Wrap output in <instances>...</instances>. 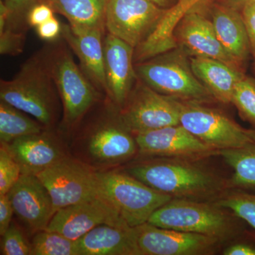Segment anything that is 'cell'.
<instances>
[{"label":"cell","instance_id":"obj_1","mask_svg":"<svg viewBox=\"0 0 255 255\" xmlns=\"http://www.w3.org/2000/svg\"><path fill=\"white\" fill-rule=\"evenodd\" d=\"M209 158L137 156L124 172L172 199L216 201L230 189L229 178Z\"/></svg>","mask_w":255,"mask_h":255},{"label":"cell","instance_id":"obj_2","mask_svg":"<svg viewBox=\"0 0 255 255\" xmlns=\"http://www.w3.org/2000/svg\"><path fill=\"white\" fill-rule=\"evenodd\" d=\"M75 132L68 147L70 155L97 172L115 169L138 155L135 135L124 124L120 110L113 103Z\"/></svg>","mask_w":255,"mask_h":255},{"label":"cell","instance_id":"obj_3","mask_svg":"<svg viewBox=\"0 0 255 255\" xmlns=\"http://www.w3.org/2000/svg\"><path fill=\"white\" fill-rule=\"evenodd\" d=\"M147 223L157 227L217 238L225 246L249 227L232 211L216 201L175 199L156 210Z\"/></svg>","mask_w":255,"mask_h":255},{"label":"cell","instance_id":"obj_4","mask_svg":"<svg viewBox=\"0 0 255 255\" xmlns=\"http://www.w3.org/2000/svg\"><path fill=\"white\" fill-rule=\"evenodd\" d=\"M47 54L23 63L11 80H1L0 99L36 119L51 130L59 118V100Z\"/></svg>","mask_w":255,"mask_h":255},{"label":"cell","instance_id":"obj_5","mask_svg":"<svg viewBox=\"0 0 255 255\" xmlns=\"http://www.w3.org/2000/svg\"><path fill=\"white\" fill-rule=\"evenodd\" d=\"M187 55L178 48L136 63L137 79L162 95L179 100L212 103L216 99L193 73Z\"/></svg>","mask_w":255,"mask_h":255},{"label":"cell","instance_id":"obj_6","mask_svg":"<svg viewBox=\"0 0 255 255\" xmlns=\"http://www.w3.org/2000/svg\"><path fill=\"white\" fill-rule=\"evenodd\" d=\"M47 59L63 108L60 128L71 133L98 103L100 91L64 47L47 53Z\"/></svg>","mask_w":255,"mask_h":255},{"label":"cell","instance_id":"obj_7","mask_svg":"<svg viewBox=\"0 0 255 255\" xmlns=\"http://www.w3.org/2000/svg\"><path fill=\"white\" fill-rule=\"evenodd\" d=\"M98 176L102 196L130 227L147 223L156 210L172 199L124 171L98 172Z\"/></svg>","mask_w":255,"mask_h":255},{"label":"cell","instance_id":"obj_8","mask_svg":"<svg viewBox=\"0 0 255 255\" xmlns=\"http://www.w3.org/2000/svg\"><path fill=\"white\" fill-rule=\"evenodd\" d=\"M179 101L181 125L214 150L240 148L253 139L255 128L242 127L221 111L207 104Z\"/></svg>","mask_w":255,"mask_h":255},{"label":"cell","instance_id":"obj_9","mask_svg":"<svg viewBox=\"0 0 255 255\" xmlns=\"http://www.w3.org/2000/svg\"><path fill=\"white\" fill-rule=\"evenodd\" d=\"M36 176L49 191L55 213L67 206L103 196L98 172L71 155Z\"/></svg>","mask_w":255,"mask_h":255},{"label":"cell","instance_id":"obj_10","mask_svg":"<svg viewBox=\"0 0 255 255\" xmlns=\"http://www.w3.org/2000/svg\"><path fill=\"white\" fill-rule=\"evenodd\" d=\"M138 80L120 109L121 118L128 128L135 135L180 124L179 100L162 95Z\"/></svg>","mask_w":255,"mask_h":255},{"label":"cell","instance_id":"obj_11","mask_svg":"<svg viewBox=\"0 0 255 255\" xmlns=\"http://www.w3.org/2000/svg\"><path fill=\"white\" fill-rule=\"evenodd\" d=\"M167 11L147 0H108L105 28L136 48L150 36Z\"/></svg>","mask_w":255,"mask_h":255},{"label":"cell","instance_id":"obj_12","mask_svg":"<svg viewBox=\"0 0 255 255\" xmlns=\"http://www.w3.org/2000/svg\"><path fill=\"white\" fill-rule=\"evenodd\" d=\"M141 255H214L224 243L198 233L157 227L146 223L135 227Z\"/></svg>","mask_w":255,"mask_h":255},{"label":"cell","instance_id":"obj_13","mask_svg":"<svg viewBox=\"0 0 255 255\" xmlns=\"http://www.w3.org/2000/svg\"><path fill=\"white\" fill-rule=\"evenodd\" d=\"M101 225L129 226L116 208L103 196L58 210L46 230L75 241Z\"/></svg>","mask_w":255,"mask_h":255},{"label":"cell","instance_id":"obj_14","mask_svg":"<svg viewBox=\"0 0 255 255\" xmlns=\"http://www.w3.org/2000/svg\"><path fill=\"white\" fill-rule=\"evenodd\" d=\"M198 5L188 10L178 23L175 29L178 47L189 57L212 58L243 70V65L224 49L216 36L212 20L197 9Z\"/></svg>","mask_w":255,"mask_h":255},{"label":"cell","instance_id":"obj_15","mask_svg":"<svg viewBox=\"0 0 255 255\" xmlns=\"http://www.w3.org/2000/svg\"><path fill=\"white\" fill-rule=\"evenodd\" d=\"M134 135L137 156L208 158L219 155V151L201 142L181 124Z\"/></svg>","mask_w":255,"mask_h":255},{"label":"cell","instance_id":"obj_16","mask_svg":"<svg viewBox=\"0 0 255 255\" xmlns=\"http://www.w3.org/2000/svg\"><path fill=\"white\" fill-rule=\"evenodd\" d=\"M6 195L14 214L28 233L34 235L46 230L55 214L54 206L49 191L39 178L21 174Z\"/></svg>","mask_w":255,"mask_h":255},{"label":"cell","instance_id":"obj_17","mask_svg":"<svg viewBox=\"0 0 255 255\" xmlns=\"http://www.w3.org/2000/svg\"><path fill=\"white\" fill-rule=\"evenodd\" d=\"M103 45L107 95L120 110L137 78L133 64L135 48L110 33L106 34Z\"/></svg>","mask_w":255,"mask_h":255},{"label":"cell","instance_id":"obj_18","mask_svg":"<svg viewBox=\"0 0 255 255\" xmlns=\"http://www.w3.org/2000/svg\"><path fill=\"white\" fill-rule=\"evenodd\" d=\"M2 144L19 164L22 174L37 175L70 155L68 146L51 130Z\"/></svg>","mask_w":255,"mask_h":255},{"label":"cell","instance_id":"obj_19","mask_svg":"<svg viewBox=\"0 0 255 255\" xmlns=\"http://www.w3.org/2000/svg\"><path fill=\"white\" fill-rule=\"evenodd\" d=\"M100 28L75 27L62 25L61 35L78 57L82 70L100 92L107 95L103 34Z\"/></svg>","mask_w":255,"mask_h":255},{"label":"cell","instance_id":"obj_20","mask_svg":"<svg viewBox=\"0 0 255 255\" xmlns=\"http://www.w3.org/2000/svg\"><path fill=\"white\" fill-rule=\"evenodd\" d=\"M75 244L76 255H141L135 227L101 225Z\"/></svg>","mask_w":255,"mask_h":255},{"label":"cell","instance_id":"obj_21","mask_svg":"<svg viewBox=\"0 0 255 255\" xmlns=\"http://www.w3.org/2000/svg\"><path fill=\"white\" fill-rule=\"evenodd\" d=\"M212 22L224 49L243 66L249 58L251 49L241 12L233 6L215 5Z\"/></svg>","mask_w":255,"mask_h":255},{"label":"cell","instance_id":"obj_22","mask_svg":"<svg viewBox=\"0 0 255 255\" xmlns=\"http://www.w3.org/2000/svg\"><path fill=\"white\" fill-rule=\"evenodd\" d=\"M189 59L193 73L216 100L232 103L235 87L245 75L243 70L212 58L189 57Z\"/></svg>","mask_w":255,"mask_h":255},{"label":"cell","instance_id":"obj_23","mask_svg":"<svg viewBox=\"0 0 255 255\" xmlns=\"http://www.w3.org/2000/svg\"><path fill=\"white\" fill-rule=\"evenodd\" d=\"M194 6L179 1L173 7L167 9L150 36L135 48V63L179 48L175 37L176 27L184 14Z\"/></svg>","mask_w":255,"mask_h":255},{"label":"cell","instance_id":"obj_24","mask_svg":"<svg viewBox=\"0 0 255 255\" xmlns=\"http://www.w3.org/2000/svg\"><path fill=\"white\" fill-rule=\"evenodd\" d=\"M75 27L105 28L108 0H41Z\"/></svg>","mask_w":255,"mask_h":255},{"label":"cell","instance_id":"obj_25","mask_svg":"<svg viewBox=\"0 0 255 255\" xmlns=\"http://www.w3.org/2000/svg\"><path fill=\"white\" fill-rule=\"evenodd\" d=\"M219 156L232 169L230 189H255V128L251 142L240 148L219 151Z\"/></svg>","mask_w":255,"mask_h":255},{"label":"cell","instance_id":"obj_26","mask_svg":"<svg viewBox=\"0 0 255 255\" xmlns=\"http://www.w3.org/2000/svg\"><path fill=\"white\" fill-rule=\"evenodd\" d=\"M9 104L0 102V141L9 143L19 137L46 130L41 123ZM48 130V129H47Z\"/></svg>","mask_w":255,"mask_h":255},{"label":"cell","instance_id":"obj_27","mask_svg":"<svg viewBox=\"0 0 255 255\" xmlns=\"http://www.w3.org/2000/svg\"><path fill=\"white\" fill-rule=\"evenodd\" d=\"M216 201L255 230V189H230Z\"/></svg>","mask_w":255,"mask_h":255},{"label":"cell","instance_id":"obj_28","mask_svg":"<svg viewBox=\"0 0 255 255\" xmlns=\"http://www.w3.org/2000/svg\"><path fill=\"white\" fill-rule=\"evenodd\" d=\"M30 255H76L75 241L48 230L33 235Z\"/></svg>","mask_w":255,"mask_h":255},{"label":"cell","instance_id":"obj_29","mask_svg":"<svg viewBox=\"0 0 255 255\" xmlns=\"http://www.w3.org/2000/svg\"><path fill=\"white\" fill-rule=\"evenodd\" d=\"M232 104L236 106L241 118L255 128V80L246 76L236 84Z\"/></svg>","mask_w":255,"mask_h":255},{"label":"cell","instance_id":"obj_30","mask_svg":"<svg viewBox=\"0 0 255 255\" xmlns=\"http://www.w3.org/2000/svg\"><path fill=\"white\" fill-rule=\"evenodd\" d=\"M19 164L4 145L0 148V195H6L21 176Z\"/></svg>","mask_w":255,"mask_h":255},{"label":"cell","instance_id":"obj_31","mask_svg":"<svg viewBox=\"0 0 255 255\" xmlns=\"http://www.w3.org/2000/svg\"><path fill=\"white\" fill-rule=\"evenodd\" d=\"M1 255H30L31 242H28L19 226L12 221L1 236Z\"/></svg>","mask_w":255,"mask_h":255},{"label":"cell","instance_id":"obj_32","mask_svg":"<svg viewBox=\"0 0 255 255\" xmlns=\"http://www.w3.org/2000/svg\"><path fill=\"white\" fill-rule=\"evenodd\" d=\"M36 1L37 0H5L4 3L9 11V18L4 27L9 26L16 31L23 32L28 25L26 17L28 11L37 4Z\"/></svg>","mask_w":255,"mask_h":255},{"label":"cell","instance_id":"obj_33","mask_svg":"<svg viewBox=\"0 0 255 255\" xmlns=\"http://www.w3.org/2000/svg\"><path fill=\"white\" fill-rule=\"evenodd\" d=\"M221 253L223 255H255V230L247 228L239 237L223 247Z\"/></svg>","mask_w":255,"mask_h":255},{"label":"cell","instance_id":"obj_34","mask_svg":"<svg viewBox=\"0 0 255 255\" xmlns=\"http://www.w3.org/2000/svg\"><path fill=\"white\" fill-rule=\"evenodd\" d=\"M25 35L9 26L0 29V53L2 55H16L22 52Z\"/></svg>","mask_w":255,"mask_h":255},{"label":"cell","instance_id":"obj_35","mask_svg":"<svg viewBox=\"0 0 255 255\" xmlns=\"http://www.w3.org/2000/svg\"><path fill=\"white\" fill-rule=\"evenodd\" d=\"M241 14L249 38L251 54L255 59V0L245 2L242 6Z\"/></svg>","mask_w":255,"mask_h":255},{"label":"cell","instance_id":"obj_36","mask_svg":"<svg viewBox=\"0 0 255 255\" xmlns=\"http://www.w3.org/2000/svg\"><path fill=\"white\" fill-rule=\"evenodd\" d=\"M53 13L54 10L46 3L43 1L41 3H37L28 11L26 17L28 25L37 27L41 23L46 22L50 18L54 17Z\"/></svg>","mask_w":255,"mask_h":255},{"label":"cell","instance_id":"obj_37","mask_svg":"<svg viewBox=\"0 0 255 255\" xmlns=\"http://www.w3.org/2000/svg\"><path fill=\"white\" fill-rule=\"evenodd\" d=\"M14 214L12 205L7 195H0V235L1 236L9 228Z\"/></svg>","mask_w":255,"mask_h":255},{"label":"cell","instance_id":"obj_38","mask_svg":"<svg viewBox=\"0 0 255 255\" xmlns=\"http://www.w3.org/2000/svg\"><path fill=\"white\" fill-rule=\"evenodd\" d=\"M62 25L55 17L37 26L38 36L46 41H51L61 34Z\"/></svg>","mask_w":255,"mask_h":255},{"label":"cell","instance_id":"obj_39","mask_svg":"<svg viewBox=\"0 0 255 255\" xmlns=\"http://www.w3.org/2000/svg\"><path fill=\"white\" fill-rule=\"evenodd\" d=\"M157 5L162 9H169L173 7L179 2V0H147Z\"/></svg>","mask_w":255,"mask_h":255},{"label":"cell","instance_id":"obj_40","mask_svg":"<svg viewBox=\"0 0 255 255\" xmlns=\"http://www.w3.org/2000/svg\"><path fill=\"white\" fill-rule=\"evenodd\" d=\"M228 2L229 3L230 5L232 4L233 7L236 8L237 9L238 7H242L243 4L245 2H246L248 0H227Z\"/></svg>","mask_w":255,"mask_h":255},{"label":"cell","instance_id":"obj_41","mask_svg":"<svg viewBox=\"0 0 255 255\" xmlns=\"http://www.w3.org/2000/svg\"><path fill=\"white\" fill-rule=\"evenodd\" d=\"M204 0H179V1H181V2L187 3V4H189L193 5H197L201 4Z\"/></svg>","mask_w":255,"mask_h":255},{"label":"cell","instance_id":"obj_42","mask_svg":"<svg viewBox=\"0 0 255 255\" xmlns=\"http://www.w3.org/2000/svg\"></svg>","mask_w":255,"mask_h":255}]
</instances>
